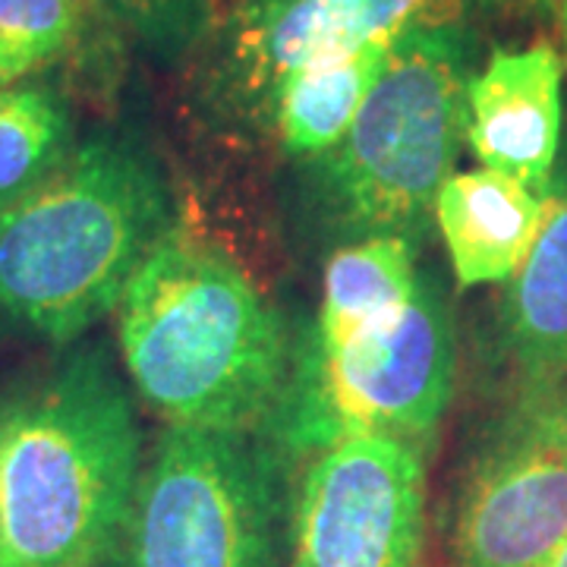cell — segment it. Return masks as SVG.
<instances>
[{"instance_id":"obj_9","label":"cell","mask_w":567,"mask_h":567,"mask_svg":"<svg viewBox=\"0 0 567 567\" xmlns=\"http://www.w3.org/2000/svg\"><path fill=\"white\" fill-rule=\"evenodd\" d=\"M466 0H240L221 25L215 85L224 104L268 117L284 76L303 63L391 44L413 29L457 25Z\"/></svg>"},{"instance_id":"obj_6","label":"cell","mask_w":567,"mask_h":567,"mask_svg":"<svg viewBox=\"0 0 567 567\" xmlns=\"http://www.w3.org/2000/svg\"><path fill=\"white\" fill-rule=\"evenodd\" d=\"M123 536L130 567H281L271 457L240 429L167 425Z\"/></svg>"},{"instance_id":"obj_8","label":"cell","mask_w":567,"mask_h":567,"mask_svg":"<svg viewBox=\"0 0 567 567\" xmlns=\"http://www.w3.org/2000/svg\"><path fill=\"white\" fill-rule=\"evenodd\" d=\"M567 539V391H527L454 507V567H539Z\"/></svg>"},{"instance_id":"obj_17","label":"cell","mask_w":567,"mask_h":567,"mask_svg":"<svg viewBox=\"0 0 567 567\" xmlns=\"http://www.w3.org/2000/svg\"><path fill=\"white\" fill-rule=\"evenodd\" d=\"M164 61L183 58L215 29V0H85Z\"/></svg>"},{"instance_id":"obj_7","label":"cell","mask_w":567,"mask_h":567,"mask_svg":"<svg viewBox=\"0 0 567 567\" xmlns=\"http://www.w3.org/2000/svg\"><path fill=\"white\" fill-rule=\"evenodd\" d=\"M287 539V567H420L423 445L365 432L316 451L290 507Z\"/></svg>"},{"instance_id":"obj_20","label":"cell","mask_w":567,"mask_h":567,"mask_svg":"<svg viewBox=\"0 0 567 567\" xmlns=\"http://www.w3.org/2000/svg\"><path fill=\"white\" fill-rule=\"evenodd\" d=\"M536 3H551V0H536Z\"/></svg>"},{"instance_id":"obj_18","label":"cell","mask_w":567,"mask_h":567,"mask_svg":"<svg viewBox=\"0 0 567 567\" xmlns=\"http://www.w3.org/2000/svg\"><path fill=\"white\" fill-rule=\"evenodd\" d=\"M539 567H567V539L561 543V546L555 548V551H551V555H548L546 561H543Z\"/></svg>"},{"instance_id":"obj_3","label":"cell","mask_w":567,"mask_h":567,"mask_svg":"<svg viewBox=\"0 0 567 567\" xmlns=\"http://www.w3.org/2000/svg\"><path fill=\"white\" fill-rule=\"evenodd\" d=\"M171 230L158 164L123 136H92L32 193L0 208V312L73 344L117 309Z\"/></svg>"},{"instance_id":"obj_12","label":"cell","mask_w":567,"mask_h":567,"mask_svg":"<svg viewBox=\"0 0 567 567\" xmlns=\"http://www.w3.org/2000/svg\"><path fill=\"white\" fill-rule=\"evenodd\" d=\"M505 344L527 391H567V158L548 183L539 237L511 278Z\"/></svg>"},{"instance_id":"obj_4","label":"cell","mask_w":567,"mask_h":567,"mask_svg":"<svg viewBox=\"0 0 567 567\" xmlns=\"http://www.w3.org/2000/svg\"><path fill=\"white\" fill-rule=\"evenodd\" d=\"M466 82L461 22L413 29L391 44L363 111L324 155L328 196L353 230L406 234L435 208L466 140Z\"/></svg>"},{"instance_id":"obj_2","label":"cell","mask_w":567,"mask_h":567,"mask_svg":"<svg viewBox=\"0 0 567 567\" xmlns=\"http://www.w3.org/2000/svg\"><path fill=\"white\" fill-rule=\"evenodd\" d=\"M126 372L171 425L240 429L278 406L287 341L256 284L212 246L167 230L117 303Z\"/></svg>"},{"instance_id":"obj_16","label":"cell","mask_w":567,"mask_h":567,"mask_svg":"<svg viewBox=\"0 0 567 567\" xmlns=\"http://www.w3.org/2000/svg\"><path fill=\"white\" fill-rule=\"evenodd\" d=\"M85 0H0V89L39 73L76 44Z\"/></svg>"},{"instance_id":"obj_14","label":"cell","mask_w":567,"mask_h":567,"mask_svg":"<svg viewBox=\"0 0 567 567\" xmlns=\"http://www.w3.org/2000/svg\"><path fill=\"white\" fill-rule=\"evenodd\" d=\"M391 44H365L347 54L319 58L284 76L268 117L290 155L324 158L341 145L385 70Z\"/></svg>"},{"instance_id":"obj_1","label":"cell","mask_w":567,"mask_h":567,"mask_svg":"<svg viewBox=\"0 0 567 567\" xmlns=\"http://www.w3.org/2000/svg\"><path fill=\"white\" fill-rule=\"evenodd\" d=\"M142 470L133 401L104 347H73L0 398V567H102Z\"/></svg>"},{"instance_id":"obj_10","label":"cell","mask_w":567,"mask_h":567,"mask_svg":"<svg viewBox=\"0 0 567 567\" xmlns=\"http://www.w3.org/2000/svg\"><path fill=\"white\" fill-rule=\"evenodd\" d=\"M565 63L551 44L492 51L466 82V142L488 171L548 193L561 152Z\"/></svg>"},{"instance_id":"obj_13","label":"cell","mask_w":567,"mask_h":567,"mask_svg":"<svg viewBox=\"0 0 567 567\" xmlns=\"http://www.w3.org/2000/svg\"><path fill=\"white\" fill-rule=\"evenodd\" d=\"M420 284L416 246L406 234H365L341 246L324 268L319 322L309 347L334 350L401 316Z\"/></svg>"},{"instance_id":"obj_15","label":"cell","mask_w":567,"mask_h":567,"mask_svg":"<svg viewBox=\"0 0 567 567\" xmlns=\"http://www.w3.org/2000/svg\"><path fill=\"white\" fill-rule=\"evenodd\" d=\"M73 155V117L58 89L17 82L0 89V208L44 183Z\"/></svg>"},{"instance_id":"obj_5","label":"cell","mask_w":567,"mask_h":567,"mask_svg":"<svg viewBox=\"0 0 567 567\" xmlns=\"http://www.w3.org/2000/svg\"><path fill=\"white\" fill-rule=\"evenodd\" d=\"M454 372L445 293L420 271L413 300L391 322L334 350L306 347L278 401V435L293 451H322L365 432L425 445L451 404Z\"/></svg>"},{"instance_id":"obj_19","label":"cell","mask_w":567,"mask_h":567,"mask_svg":"<svg viewBox=\"0 0 567 567\" xmlns=\"http://www.w3.org/2000/svg\"><path fill=\"white\" fill-rule=\"evenodd\" d=\"M561 13H565V39H567V0H561Z\"/></svg>"},{"instance_id":"obj_11","label":"cell","mask_w":567,"mask_h":567,"mask_svg":"<svg viewBox=\"0 0 567 567\" xmlns=\"http://www.w3.org/2000/svg\"><path fill=\"white\" fill-rule=\"evenodd\" d=\"M432 212L457 284L483 287L517 275L539 237L546 196L527 183L483 167L451 174Z\"/></svg>"}]
</instances>
